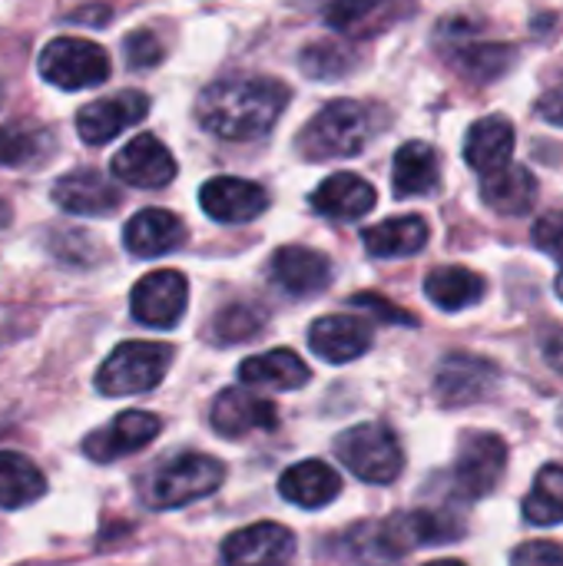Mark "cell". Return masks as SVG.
Here are the masks:
<instances>
[{
  "instance_id": "7402d4cb",
  "label": "cell",
  "mask_w": 563,
  "mask_h": 566,
  "mask_svg": "<svg viewBox=\"0 0 563 566\" xmlns=\"http://www.w3.org/2000/svg\"><path fill=\"white\" fill-rule=\"evenodd\" d=\"M119 189L110 186L96 169H76L53 186V202L73 216H106L119 206Z\"/></svg>"
},
{
  "instance_id": "3957f363",
  "label": "cell",
  "mask_w": 563,
  "mask_h": 566,
  "mask_svg": "<svg viewBox=\"0 0 563 566\" xmlns=\"http://www.w3.org/2000/svg\"><path fill=\"white\" fill-rule=\"evenodd\" d=\"M222 481H226L222 461L189 451V454H176L163 461L149 474L143 497L153 511H173V507H186L192 501L209 497L212 491L222 488Z\"/></svg>"
},
{
  "instance_id": "f1b7e54d",
  "label": "cell",
  "mask_w": 563,
  "mask_h": 566,
  "mask_svg": "<svg viewBox=\"0 0 563 566\" xmlns=\"http://www.w3.org/2000/svg\"><path fill=\"white\" fill-rule=\"evenodd\" d=\"M481 199L494 212L524 216L538 202V179L524 166H504L498 172H488V179L481 182Z\"/></svg>"
},
{
  "instance_id": "8d00e7d4",
  "label": "cell",
  "mask_w": 563,
  "mask_h": 566,
  "mask_svg": "<svg viewBox=\"0 0 563 566\" xmlns=\"http://www.w3.org/2000/svg\"><path fill=\"white\" fill-rule=\"evenodd\" d=\"M40 139L33 133H23L17 126H3L0 129V166H20L27 159H33Z\"/></svg>"
},
{
  "instance_id": "836d02e7",
  "label": "cell",
  "mask_w": 563,
  "mask_h": 566,
  "mask_svg": "<svg viewBox=\"0 0 563 566\" xmlns=\"http://www.w3.org/2000/svg\"><path fill=\"white\" fill-rule=\"evenodd\" d=\"M408 527H411V537L418 547H425V544L441 547L465 534V527L451 514H441V511H415V514H408Z\"/></svg>"
},
{
  "instance_id": "8992f818",
  "label": "cell",
  "mask_w": 563,
  "mask_h": 566,
  "mask_svg": "<svg viewBox=\"0 0 563 566\" xmlns=\"http://www.w3.org/2000/svg\"><path fill=\"white\" fill-rule=\"evenodd\" d=\"M40 76L60 90H90L110 76V56L83 36H56L40 53Z\"/></svg>"
},
{
  "instance_id": "f35d334b",
  "label": "cell",
  "mask_w": 563,
  "mask_h": 566,
  "mask_svg": "<svg viewBox=\"0 0 563 566\" xmlns=\"http://www.w3.org/2000/svg\"><path fill=\"white\" fill-rule=\"evenodd\" d=\"M534 245L563 265V212H548L534 222Z\"/></svg>"
},
{
  "instance_id": "d4e9b609",
  "label": "cell",
  "mask_w": 563,
  "mask_h": 566,
  "mask_svg": "<svg viewBox=\"0 0 563 566\" xmlns=\"http://www.w3.org/2000/svg\"><path fill=\"white\" fill-rule=\"evenodd\" d=\"M511 153H514V126L508 116H484L468 129L465 139V159L471 169L478 172H498L504 166H511Z\"/></svg>"
},
{
  "instance_id": "44dd1931",
  "label": "cell",
  "mask_w": 563,
  "mask_h": 566,
  "mask_svg": "<svg viewBox=\"0 0 563 566\" xmlns=\"http://www.w3.org/2000/svg\"><path fill=\"white\" fill-rule=\"evenodd\" d=\"M279 494L305 511H319L325 504H332L342 494V478L332 464L325 461H302L292 464L282 478H279Z\"/></svg>"
},
{
  "instance_id": "52a82bcc",
  "label": "cell",
  "mask_w": 563,
  "mask_h": 566,
  "mask_svg": "<svg viewBox=\"0 0 563 566\" xmlns=\"http://www.w3.org/2000/svg\"><path fill=\"white\" fill-rule=\"evenodd\" d=\"M438 50L471 80H494L514 63V50L504 43H488L468 20H445L438 27Z\"/></svg>"
},
{
  "instance_id": "cb8c5ba5",
  "label": "cell",
  "mask_w": 563,
  "mask_h": 566,
  "mask_svg": "<svg viewBox=\"0 0 563 566\" xmlns=\"http://www.w3.org/2000/svg\"><path fill=\"white\" fill-rule=\"evenodd\" d=\"M418 544L408 531V517H388L382 524H362L352 534V551L365 566L398 564Z\"/></svg>"
},
{
  "instance_id": "9a60e30c",
  "label": "cell",
  "mask_w": 563,
  "mask_h": 566,
  "mask_svg": "<svg viewBox=\"0 0 563 566\" xmlns=\"http://www.w3.org/2000/svg\"><path fill=\"white\" fill-rule=\"evenodd\" d=\"M498 378H501V371L488 358H478V355H448L445 365H441V371H438L435 391H438L441 405L461 408V405H475V401L488 398L494 391Z\"/></svg>"
},
{
  "instance_id": "ee69618b",
  "label": "cell",
  "mask_w": 563,
  "mask_h": 566,
  "mask_svg": "<svg viewBox=\"0 0 563 566\" xmlns=\"http://www.w3.org/2000/svg\"><path fill=\"white\" fill-rule=\"evenodd\" d=\"M557 295H561V298H563V272H561V275H557Z\"/></svg>"
},
{
  "instance_id": "277c9868",
  "label": "cell",
  "mask_w": 563,
  "mask_h": 566,
  "mask_svg": "<svg viewBox=\"0 0 563 566\" xmlns=\"http://www.w3.org/2000/svg\"><path fill=\"white\" fill-rule=\"evenodd\" d=\"M173 361V348L163 342H123L96 371V388L106 398L143 395L156 388Z\"/></svg>"
},
{
  "instance_id": "4fadbf2b",
  "label": "cell",
  "mask_w": 563,
  "mask_h": 566,
  "mask_svg": "<svg viewBox=\"0 0 563 566\" xmlns=\"http://www.w3.org/2000/svg\"><path fill=\"white\" fill-rule=\"evenodd\" d=\"M113 176L136 189H163L176 179V159L153 133H139L113 156Z\"/></svg>"
},
{
  "instance_id": "ffe728a7",
  "label": "cell",
  "mask_w": 563,
  "mask_h": 566,
  "mask_svg": "<svg viewBox=\"0 0 563 566\" xmlns=\"http://www.w3.org/2000/svg\"><path fill=\"white\" fill-rule=\"evenodd\" d=\"M123 242L136 259H159L186 242V226L166 209H139L126 222Z\"/></svg>"
},
{
  "instance_id": "7a4b0ae2",
  "label": "cell",
  "mask_w": 563,
  "mask_h": 566,
  "mask_svg": "<svg viewBox=\"0 0 563 566\" xmlns=\"http://www.w3.org/2000/svg\"><path fill=\"white\" fill-rule=\"evenodd\" d=\"M372 119L368 109L355 99H335L322 106L299 136V153L305 159H348L358 156L368 143Z\"/></svg>"
},
{
  "instance_id": "b9f144b4",
  "label": "cell",
  "mask_w": 563,
  "mask_h": 566,
  "mask_svg": "<svg viewBox=\"0 0 563 566\" xmlns=\"http://www.w3.org/2000/svg\"><path fill=\"white\" fill-rule=\"evenodd\" d=\"M544 355H548V365L563 375V332H557V335H551V338H548Z\"/></svg>"
},
{
  "instance_id": "2e32d148",
  "label": "cell",
  "mask_w": 563,
  "mask_h": 566,
  "mask_svg": "<svg viewBox=\"0 0 563 566\" xmlns=\"http://www.w3.org/2000/svg\"><path fill=\"white\" fill-rule=\"evenodd\" d=\"M212 428L236 441V438H246L252 431H272L279 424V415H275V405L259 398L256 391L249 388H226L216 401H212V415H209Z\"/></svg>"
},
{
  "instance_id": "d590c367",
  "label": "cell",
  "mask_w": 563,
  "mask_h": 566,
  "mask_svg": "<svg viewBox=\"0 0 563 566\" xmlns=\"http://www.w3.org/2000/svg\"><path fill=\"white\" fill-rule=\"evenodd\" d=\"M123 50H126V63L133 70H149V66H156L163 60V43L149 30H133L123 40Z\"/></svg>"
},
{
  "instance_id": "74e56055",
  "label": "cell",
  "mask_w": 563,
  "mask_h": 566,
  "mask_svg": "<svg viewBox=\"0 0 563 566\" xmlns=\"http://www.w3.org/2000/svg\"><path fill=\"white\" fill-rule=\"evenodd\" d=\"M511 566H563V547L557 541H531L511 554Z\"/></svg>"
},
{
  "instance_id": "60d3db41",
  "label": "cell",
  "mask_w": 563,
  "mask_h": 566,
  "mask_svg": "<svg viewBox=\"0 0 563 566\" xmlns=\"http://www.w3.org/2000/svg\"><path fill=\"white\" fill-rule=\"evenodd\" d=\"M538 116L548 119V123H554V126H563V83L554 86V90H548L538 99Z\"/></svg>"
},
{
  "instance_id": "1f68e13d",
  "label": "cell",
  "mask_w": 563,
  "mask_h": 566,
  "mask_svg": "<svg viewBox=\"0 0 563 566\" xmlns=\"http://www.w3.org/2000/svg\"><path fill=\"white\" fill-rule=\"evenodd\" d=\"M524 521L534 527L563 524V468L548 464L538 471L531 494L524 497Z\"/></svg>"
},
{
  "instance_id": "e0dca14e",
  "label": "cell",
  "mask_w": 563,
  "mask_h": 566,
  "mask_svg": "<svg viewBox=\"0 0 563 566\" xmlns=\"http://www.w3.org/2000/svg\"><path fill=\"white\" fill-rule=\"evenodd\" d=\"M411 13V0H332L325 20L345 36H375Z\"/></svg>"
},
{
  "instance_id": "7bdbcfd3",
  "label": "cell",
  "mask_w": 563,
  "mask_h": 566,
  "mask_svg": "<svg viewBox=\"0 0 563 566\" xmlns=\"http://www.w3.org/2000/svg\"><path fill=\"white\" fill-rule=\"evenodd\" d=\"M425 566H468V564H461V560H431V564H425Z\"/></svg>"
},
{
  "instance_id": "4dcf8cb0",
  "label": "cell",
  "mask_w": 563,
  "mask_h": 566,
  "mask_svg": "<svg viewBox=\"0 0 563 566\" xmlns=\"http://www.w3.org/2000/svg\"><path fill=\"white\" fill-rule=\"evenodd\" d=\"M43 491H46V481L30 458L17 451H0V507L7 511L30 507L33 501L43 497Z\"/></svg>"
},
{
  "instance_id": "5bb4252c",
  "label": "cell",
  "mask_w": 563,
  "mask_h": 566,
  "mask_svg": "<svg viewBox=\"0 0 563 566\" xmlns=\"http://www.w3.org/2000/svg\"><path fill=\"white\" fill-rule=\"evenodd\" d=\"M199 206L209 219L226 222V226H239V222L259 219L269 209V192L252 179L216 176L199 189Z\"/></svg>"
},
{
  "instance_id": "f546056e",
  "label": "cell",
  "mask_w": 563,
  "mask_h": 566,
  "mask_svg": "<svg viewBox=\"0 0 563 566\" xmlns=\"http://www.w3.org/2000/svg\"><path fill=\"white\" fill-rule=\"evenodd\" d=\"M425 295L441 312H465L484 298V279L465 265H438L425 279Z\"/></svg>"
},
{
  "instance_id": "5b68a950",
  "label": "cell",
  "mask_w": 563,
  "mask_h": 566,
  "mask_svg": "<svg viewBox=\"0 0 563 566\" xmlns=\"http://www.w3.org/2000/svg\"><path fill=\"white\" fill-rule=\"evenodd\" d=\"M338 461L365 484H392L402 468L405 454L388 424H355L335 438Z\"/></svg>"
},
{
  "instance_id": "ac0fdd59",
  "label": "cell",
  "mask_w": 563,
  "mask_h": 566,
  "mask_svg": "<svg viewBox=\"0 0 563 566\" xmlns=\"http://www.w3.org/2000/svg\"><path fill=\"white\" fill-rule=\"evenodd\" d=\"M272 282L299 298L322 292L332 282V262L305 245H282L272 255Z\"/></svg>"
},
{
  "instance_id": "d6986e66",
  "label": "cell",
  "mask_w": 563,
  "mask_h": 566,
  "mask_svg": "<svg viewBox=\"0 0 563 566\" xmlns=\"http://www.w3.org/2000/svg\"><path fill=\"white\" fill-rule=\"evenodd\" d=\"M309 345L319 358L345 365L372 348V328L355 315H325L309 328Z\"/></svg>"
},
{
  "instance_id": "83f0119b",
  "label": "cell",
  "mask_w": 563,
  "mask_h": 566,
  "mask_svg": "<svg viewBox=\"0 0 563 566\" xmlns=\"http://www.w3.org/2000/svg\"><path fill=\"white\" fill-rule=\"evenodd\" d=\"M368 255L375 259H402L415 255L428 245V222L421 216H395L362 232Z\"/></svg>"
},
{
  "instance_id": "d6a6232c",
  "label": "cell",
  "mask_w": 563,
  "mask_h": 566,
  "mask_svg": "<svg viewBox=\"0 0 563 566\" xmlns=\"http://www.w3.org/2000/svg\"><path fill=\"white\" fill-rule=\"evenodd\" d=\"M299 63H302V73L312 80H338L348 70H355L358 56H355V50H348L342 43H312L302 50Z\"/></svg>"
},
{
  "instance_id": "6da1fadb",
  "label": "cell",
  "mask_w": 563,
  "mask_h": 566,
  "mask_svg": "<svg viewBox=\"0 0 563 566\" xmlns=\"http://www.w3.org/2000/svg\"><path fill=\"white\" fill-rule=\"evenodd\" d=\"M289 96V86L272 76H229L199 93L196 116L222 139H256L275 126Z\"/></svg>"
},
{
  "instance_id": "8fae6325",
  "label": "cell",
  "mask_w": 563,
  "mask_h": 566,
  "mask_svg": "<svg viewBox=\"0 0 563 566\" xmlns=\"http://www.w3.org/2000/svg\"><path fill=\"white\" fill-rule=\"evenodd\" d=\"M159 428L163 421L149 411H123L83 441V454L96 464H113L126 454L143 451L159 434Z\"/></svg>"
},
{
  "instance_id": "ba28073f",
  "label": "cell",
  "mask_w": 563,
  "mask_h": 566,
  "mask_svg": "<svg viewBox=\"0 0 563 566\" xmlns=\"http://www.w3.org/2000/svg\"><path fill=\"white\" fill-rule=\"evenodd\" d=\"M508 468V444L491 431H468L455 458V484L465 497H488Z\"/></svg>"
},
{
  "instance_id": "7c38bea8",
  "label": "cell",
  "mask_w": 563,
  "mask_h": 566,
  "mask_svg": "<svg viewBox=\"0 0 563 566\" xmlns=\"http://www.w3.org/2000/svg\"><path fill=\"white\" fill-rule=\"evenodd\" d=\"M295 554V534L282 524L262 521L226 537L222 564L226 566H285Z\"/></svg>"
},
{
  "instance_id": "30bf717a",
  "label": "cell",
  "mask_w": 563,
  "mask_h": 566,
  "mask_svg": "<svg viewBox=\"0 0 563 566\" xmlns=\"http://www.w3.org/2000/svg\"><path fill=\"white\" fill-rule=\"evenodd\" d=\"M149 113V96L139 90H123L116 96H103L96 103H86L76 113V129L80 139L90 146H103L110 139H116L123 129L143 123Z\"/></svg>"
},
{
  "instance_id": "484cf974",
  "label": "cell",
  "mask_w": 563,
  "mask_h": 566,
  "mask_svg": "<svg viewBox=\"0 0 563 566\" xmlns=\"http://www.w3.org/2000/svg\"><path fill=\"white\" fill-rule=\"evenodd\" d=\"M392 186L398 199H415V196H428L441 186V159L438 149L411 139L398 149L395 156V169H392Z\"/></svg>"
},
{
  "instance_id": "4316f807",
  "label": "cell",
  "mask_w": 563,
  "mask_h": 566,
  "mask_svg": "<svg viewBox=\"0 0 563 566\" xmlns=\"http://www.w3.org/2000/svg\"><path fill=\"white\" fill-rule=\"evenodd\" d=\"M312 378L309 365L289 352V348H275L256 358H246L239 365V381L249 388H275V391H295Z\"/></svg>"
},
{
  "instance_id": "9c48e42d",
  "label": "cell",
  "mask_w": 563,
  "mask_h": 566,
  "mask_svg": "<svg viewBox=\"0 0 563 566\" xmlns=\"http://www.w3.org/2000/svg\"><path fill=\"white\" fill-rule=\"evenodd\" d=\"M186 302H189L186 275L173 272V269H159V272L143 275L136 282L133 295H129L133 318L139 325H149V328H173V325H179V318L186 312Z\"/></svg>"
},
{
  "instance_id": "603a6c76",
  "label": "cell",
  "mask_w": 563,
  "mask_h": 566,
  "mask_svg": "<svg viewBox=\"0 0 563 566\" xmlns=\"http://www.w3.org/2000/svg\"><path fill=\"white\" fill-rule=\"evenodd\" d=\"M375 202H378L375 186L355 172H335L312 192V209H319L329 219H342V222L362 219L365 212L375 209Z\"/></svg>"
},
{
  "instance_id": "ab89813d",
  "label": "cell",
  "mask_w": 563,
  "mask_h": 566,
  "mask_svg": "<svg viewBox=\"0 0 563 566\" xmlns=\"http://www.w3.org/2000/svg\"><path fill=\"white\" fill-rule=\"evenodd\" d=\"M352 305H355V308L372 312V315H375V318H382V322H395V325H418L411 312L395 308L388 298H382V295H375V292H362V295H355V298H352Z\"/></svg>"
},
{
  "instance_id": "e575fe53",
  "label": "cell",
  "mask_w": 563,
  "mask_h": 566,
  "mask_svg": "<svg viewBox=\"0 0 563 566\" xmlns=\"http://www.w3.org/2000/svg\"><path fill=\"white\" fill-rule=\"evenodd\" d=\"M216 338L222 345H236V342H249L262 332V315L252 308V305H229L216 315V325H212Z\"/></svg>"
}]
</instances>
